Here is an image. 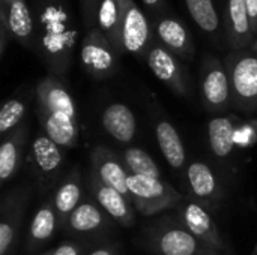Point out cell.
<instances>
[{
    "instance_id": "1",
    "label": "cell",
    "mask_w": 257,
    "mask_h": 255,
    "mask_svg": "<svg viewBox=\"0 0 257 255\" xmlns=\"http://www.w3.org/2000/svg\"><path fill=\"white\" fill-rule=\"evenodd\" d=\"M33 48L54 74H63L75 50L78 27L68 0H35Z\"/></svg>"
},
{
    "instance_id": "2",
    "label": "cell",
    "mask_w": 257,
    "mask_h": 255,
    "mask_svg": "<svg viewBox=\"0 0 257 255\" xmlns=\"http://www.w3.org/2000/svg\"><path fill=\"white\" fill-rule=\"evenodd\" d=\"M119 57L120 54L98 27L86 30L81 39L80 59L89 75L96 80L111 77L117 71Z\"/></svg>"
},
{
    "instance_id": "3",
    "label": "cell",
    "mask_w": 257,
    "mask_h": 255,
    "mask_svg": "<svg viewBox=\"0 0 257 255\" xmlns=\"http://www.w3.org/2000/svg\"><path fill=\"white\" fill-rule=\"evenodd\" d=\"M232 95L244 107L257 104V54L250 50L232 51L224 59Z\"/></svg>"
},
{
    "instance_id": "4",
    "label": "cell",
    "mask_w": 257,
    "mask_h": 255,
    "mask_svg": "<svg viewBox=\"0 0 257 255\" xmlns=\"http://www.w3.org/2000/svg\"><path fill=\"white\" fill-rule=\"evenodd\" d=\"M155 39L181 59H191L196 53L194 38L187 24L169 9L151 18Z\"/></svg>"
},
{
    "instance_id": "5",
    "label": "cell",
    "mask_w": 257,
    "mask_h": 255,
    "mask_svg": "<svg viewBox=\"0 0 257 255\" xmlns=\"http://www.w3.org/2000/svg\"><path fill=\"white\" fill-rule=\"evenodd\" d=\"M146 62L152 74L172 87L175 92L187 95L190 90V78L185 66L181 63L179 57L166 50L157 39L146 53Z\"/></svg>"
},
{
    "instance_id": "6",
    "label": "cell",
    "mask_w": 257,
    "mask_h": 255,
    "mask_svg": "<svg viewBox=\"0 0 257 255\" xmlns=\"http://www.w3.org/2000/svg\"><path fill=\"white\" fill-rule=\"evenodd\" d=\"M154 39L155 36L149 15L143 12L136 0H125V17L122 26V42L125 53L146 56Z\"/></svg>"
},
{
    "instance_id": "7",
    "label": "cell",
    "mask_w": 257,
    "mask_h": 255,
    "mask_svg": "<svg viewBox=\"0 0 257 255\" xmlns=\"http://www.w3.org/2000/svg\"><path fill=\"white\" fill-rule=\"evenodd\" d=\"M202 95L208 108H223L230 95V78L224 62L215 56H206L202 63Z\"/></svg>"
},
{
    "instance_id": "8",
    "label": "cell",
    "mask_w": 257,
    "mask_h": 255,
    "mask_svg": "<svg viewBox=\"0 0 257 255\" xmlns=\"http://www.w3.org/2000/svg\"><path fill=\"white\" fill-rule=\"evenodd\" d=\"M224 36L227 45L233 50H247L254 39L250 15L244 0H227L224 9Z\"/></svg>"
},
{
    "instance_id": "9",
    "label": "cell",
    "mask_w": 257,
    "mask_h": 255,
    "mask_svg": "<svg viewBox=\"0 0 257 255\" xmlns=\"http://www.w3.org/2000/svg\"><path fill=\"white\" fill-rule=\"evenodd\" d=\"M125 17V0H101L96 18V27L105 35L116 51L125 54L122 42V26Z\"/></svg>"
},
{
    "instance_id": "10",
    "label": "cell",
    "mask_w": 257,
    "mask_h": 255,
    "mask_svg": "<svg viewBox=\"0 0 257 255\" xmlns=\"http://www.w3.org/2000/svg\"><path fill=\"white\" fill-rule=\"evenodd\" d=\"M8 20L12 33V39L26 48H33L35 39V21L32 8L26 0H15L8 3Z\"/></svg>"
},
{
    "instance_id": "11",
    "label": "cell",
    "mask_w": 257,
    "mask_h": 255,
    "mask_svg": "<svg viewBox=\"0 0 257 255\" xmlns=\"http://www.w3.org/2000/svg\"><path fill=\"white\" fill-rule=\"evenodd\" d=\"M41 116L48 138L65 147L75 146L78 138L75 116H71L65 111H41Z\"/></svg>"
},
{
    "instance_id": "12",
    "label": "cell",
    "mask_w": 257,
    "mask_h": 255,
    "mask_svg": "<svg viewBox=\"0 0 257 255\" xmlns=\"http://www.w3.org/2000/svg\"><path fill=\"white\" fill-rule=\"evenodd\" d=\"M104 129L117 141L128 143L136 135V117L130 107L123 104H111L102 114Z\"/></svg>"
},
{
    "instance_id": "13",
    "label": "cell",
    "mask_w": 257,
    "mask_h": 255,
    "mask_svg": "<svg viewBox=\"0 0 257 255\" xmlns=\"http://www.w3.org/2000/svg\"><path fill=\"white\" fill-rule=\"evenodd\" d=\"M155 132L166 161L173 168H181L185 162V150L178 131L169 122H160Z\"/></svg>"
},
{
    "instance_id": "14",
    "label": "cell",
    "mask_w": 257,
    "mask_h": 255,
    "mask_svg": "<svg viewBox=\"0 0 257 255\" xmlns=\"http://www.w3.org/2000/svg\"><path fill=\"white\" fill-rule=\"evenodd\" d=\"M187 11L197 27L211 36L220 33L221 18L218 15L214 0H184Z\"/></svg>"
},
{
    "instance_id": "15",
    "label": "cell",
    "mask_w": 257,
    "mask_h": 255,
    "mask_svg": "<svg viewBox=\"0 0 257 255\" xmlns=\"http://www.w3.org/2000/svg\"><path fill=\"white\" fill-rule=\"evenodd\" d=\"M93 156H95L93 162L98 164V174H99L101 182L104 185L116 189L122 195L130 194L128 176H126L125 170L122 168V165L110 153H105L104 156H101V152L98 150L93 153Z\"/></svg>"
},
{
    "instance_id": "16",
    "label": "cell",
    "mask_w": 257,
    "mask_h": 255,
    "mask_svg": "<svg viewBox=\"0 0 257 255\" xmlns=\"http://www.w3.org/2000/svg\"><path fill=\"white\" fill-rule=\"evenodd\" d=\"M128 189L130 194H133L140 203H158V201H167V188L160 179L140 176V174H131L128 176Z\"/></svg>"
},
{
    "instance_id": "17",
    "label": "cell",
    "mask_w": 257,
    "mask_h": 255,
    "mask_svg": "<svg viewBox=\"0 0 257 255\" xmlns=\"http://www.w3.org/2000/svg\"><path fill=\"white\" fill-rule=\"evenodd\" d=\"M209 143L214 155L218 158H227L235 146V128L227 117H217L209 122L208 126Z\"/></svg>"
},
{
    "instance_id": "18",
    "label": "cell",
    "mask_w": 257,
    "mask_h": 255,
    "mask_svg": "<svg viewBox=\"0 0 257 255\" xmlns=\"http://www.w3.org/2000/svg\"><path fill=\"white\" fill-rule=\"evenodd\" d=\"M160 251L163 255H194L197 251V240L193 233L185 230H170L161 236Z\"/></svg>"
},
{
    "instance_id": "19",
    "label": "cell",
    "mask_w": 257,
    "mask_h": 255,
    "mask_svg": "<svg viewBox=\"0 0 257 255\" xmlns=\"http://www.w3.org/2000/svg\"><path fill=\"white\" fill-rule=\"evenodd\" d=\"M33 155L36 164L45 173L54 171L62 164V153L57 144L48 137H38L33 141Z\"/></svg>"
},
{
    "instance_id": "20",
    "label": "cell",
    "mask_w": 257,
    "mask_h": 255,
    "mask_svg": "<svg viewBox=\"0 0 257 255\" xmlns=\"http://www.w3.org/2000/svg\"><path fill=\"white\" fill-rule=\"evenodd\" d=\"M185 222H187L188 228L191 230V233L194 236L209 239V240L217 239L215 228L212 225L211 216L199 204L191 203V204L187 206V209H185Z\"/></svg>"
},
{
    "instance_id": "21",
    "label": "cell",
    "mask_w": 257,
    "mask_h": 255,
    "mask_svg": "<svg viewBox=\"0 0 257 255\" xmlns=\"http://www.w3.org/2000/svg\"><path fill=\"white\" fill-rule=\"evenodd\" d=\"M96 198L99 204L117 221H128L130 219V209L126 206V201L120 192L116 189L107 186V185H98L96 189Z\"/></svg>"
},
{
    "instance_id": "22",
    "label": "cell",
    "mask_w": 257,
    "mask_h": 255,
    "mask_svg": "<svg viewBox=\"0 0 257 255\" xmlns=\"http://www.w3.org/2000/svg\"><path fill=\"white\" fill-rule=\"evenodd\" d=\"M188 180L197 197H209L215 191V177L211 168L203 162H194L188 167Z\"/></svg>"
},
{
    "instance_id": "23",
    "label": "cell",
    "mask_w": 257,
    "mask_h": 255,
    "mask_svg": "<svg viewBox=\"0 0 257 255\" xmlns=\"http://www.w3.org/2000/svg\"><path fill=\"white\" fill-rule=\"evenodd\" d=\"M125 161L133 174L148 176L154 179H160V170L149 153H146L142 149L131 147L125 152Z\"/></svg>"
},
{
    "instance_id": "24",
    "label": "cell",
    "mask_w": 257,
    "mask_h": 255,
    "mask_svg": "<svg viewBox=\"0 0 257 255\" xmlns=\"http://www.w3.org/2000/svg\"><path fill=\"white\" fill-rule=\"evenodd\" d=\"M101 221L102 216L99 210L90 203H83L72 212L69 225L75 231H92L101 225Z\"/></svg>"
},
{
    "instance_id": "25",
    "label": "cell",
    "mask_w": 257,
    "mask_h": 255,
    "mask_svg": "<svg viewBox=\"0 0 257 255\" xmlns=\"http://www.w3.org/2000/svg\"><path fill=\"white\" fill-rule=\"evenodd\" d=\"M80 186L75 180H69L63 183L56 194V207L60 213H69L74 212L78 206L80 200Z\"/></svg>"
},
{
    "instance_id": "26",
    "label": "cell",
    "mask_w": 257,
    "mask_h": 255,
    "mask_svg": "<svg viewBox=\"0 0 257 255\" xmlns=\"http://www.w3.org/2000/svg\"><path fill=\"white\" fill-rule=\"evenodd\" d=\"M54 225H56V219L53 210L50 207H42L41 210H38V213L32 221L30 234L35 240H47L48 237H51L54 231Z\"/></svg>"
},
{
    "instance_id": "27",
    "label": "cell",
    "mask_w": 257,
    "mask_h": 255,
    "mask_svg": "<svg viewBox=\"0 0 257 255\" xmlns=\"http://www.w3.org/2000/svg\"><path fill=\"white\" fill-rule=\"evenodd\" d=\"M26 104L20 99H9L3 104L0 110V132H8L12 129L24 116Z\"/></svg>"
},
{
    "instance_id": "28",
    "label": "cell",
    "mask_w": 257,
    "mask_h": 255,
    "mask_svg": "<svg viewBox=\"0 0 257 255\" xmlns=\"http://www.w3.org/2000/svg\"><path fill=\"white\" fill-rule=\"evenodd\" d=\"M17 161H18L17 144L12 140L5 141L0 149V179L2 180H6L14 174L17 168Z\"/></svg>"
},
{
    "instance_id": "29",
    "label": "cell",
    "mask_w": 257,
    "mask_h": 255,
    "mask_svg": "<svg viewBox=\"0 0 257 255\" xmlns=\"http://www.w3.org/2000/svg\"><path fill=\"white\" fill-rule=\"evenodd\" d=\"M78 2H80L81 18L86 30L96 27V18H98V9L101 0H78Z\"/></svg>"
},
{
    "instance_id": "30",
    "label": "cell",
    "mask_w": 257,
    "mask_h": 255,
    "mask_svg": "<svg viewBox=\"0 0 257 255\" xmlns=\"http://www.w3.org/2000/svg\"><path fill=\"white\" fill-rule=\"evenodd\" d=\"M11 39H12V33L8 20V3L0 0V56L5 54Z\"/></svg>"
},
{
    "instance_id": "31",
    "label": "cell",
    "mask_w": 257,
    "mask_h": 255,
    "mask_svg": "<svg viewBox=\"0 0 257 255\" xmlns=\"http://www.w3.org/2000/svg\"><path fill=\"white\" fill-rule=\"evenodd\" d=\"M14 237V228L9 222H3L0 225V255H5L8 252V248L11 246Z\"/></svg>"
},
{
    "instance_id": "32",
    "label": "cell",
    "mask_w": 257,
    "mask_h": 255,
    "mask_svg": "<svg viewBox=\"0 0 257 255\" xmlns=\"http://www.w3.org/2000/svg\"><path fill=\"white\" fill-rule=\"evenodd\" d=\"M149 18H154L167 11V0H142Z\"/></svg>"
},
{
    "instance_id": "33",
    "label": "cell",
    "mask_w": 257,
    "mask_h": 255,
    "mask_svg": "<svg viewBox=\"0 0 257 255\" xmlns=\"http://www.w3.org/2000/svg\"><path fill=\"white\" fill-rule=\"evenodd\" d=\"M248 15H250V21H251V27L254 35L257 33V0H244Z\"/></svg>"
},
{
    "instance_id": "34",
    "label": "cell",
    "mask_w": 257,
    "mask_h": 255,
    "mask_svg": "<svg viewBox=\"0 0 257 255\" xmlns=\"http://www.w3.org/2000/svg\"><path fill=\"white\" fill-rule=\"evenodd\" d=\"M51 255H78V251L74 245H62Z\"/></svg>"
},
{
    "instance_id": "35",
    "label": "cell",
    "mask_w": 257,
    "mask_h": 255,
    "mask_svg": "<svg viewBox=\"0 0 257 255\" xmlns=\"http://www.w3.org/2000/svg\"><path fill=\"white\" fill-rule=\"evenodd\" d=\"M247 50H250L251 53H254V54H257V35H256V36H254L253 42L250 44V47H248Z\"/></svg>"
},
{
    "instance_id": "36",
    "label": "cell",
    "mask_w": 257,
    "mask_h": 255,
    "mask_svg": "<svg viewBox=\"0 0 257 255\" xmlns=\"http://www.w3.org/2000/svg\"><path fill=\"white\" fill-rule=\"evenodd\" d=\"M90 255H113L108 249H98V251H95V252H92Z\"/></svg>"
},
{
    "instance_id": "37",
    "label": "cell",
    "mask_w": 257,
    "mask_h": 255,
    "mask_svg": "<svg viewBox=\"0 0 257 255\" xmlns=\"http://www.w3.org/2000/svg\"><path fill=\"white\" fill-rule=\"evenodd\" d=\"M3 2H6V3H12V2H15V0H3Z\"/></svg>"
},
{
    "instance_id": "38",
    "label": "cell",
    "mask_w": 257,
    "mask_h": 255,
    "mask_svg": "<svg viewBox=\"0 0 257 255\" xmlns=\"http://www.w3.org/2000/svg\"><path fill=\"white\" fill-rule=\"evenodd\" d=\"M256 35H257V33H256Z\"/></svg>"
}]
</instances>
